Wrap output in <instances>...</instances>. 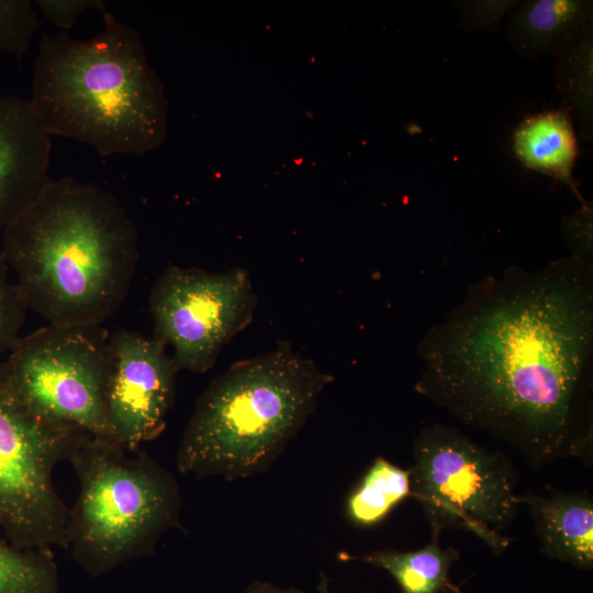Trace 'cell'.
<instances>
[{
	"mask_svg": "<svg viewBox=\"0 0 593 593\" xmlns=\"http://www.w3.org/2000/svg\"><path fill=\"white\" fill-rule=\"evenodd\" d=\"M87 435L25 404L0 359V529L9 542L26 550L66 548L69 508L53 474Z\"/></svg>",
	"mask_w": 593,
	"mask_h": 593,
	"instance_id": "7",
	"label": "cell"
},
{
	"mask_svg": "<svg viewBox=\"0 0 593 593\" xmlns=\"http://www.w3.org/2000/svg\"><path fill=\"white\" fill-rule=\"evenodd\" d=\"M59 572L53 550H26L0 529V593H58Z\"/></svg>",
	"mask_w": 593,
	"mask_h": 593,
	"instance_id": "18",
	"label": "cell"
},
{
	"mask_svg": "<svg viewBox=\"0 0 593 593\" xmlns=\"http://www.w3.org/2000/svg\"><path fill=\"white\" fill-rule=\"evenodd\" d=\"M68 462L79 483L66 548L91 578L150 555L177 526L182 500L174 474L142 448L88 434Z\"/></svg>",
	"mask_w": 593,
	"mask_h": 593,
	"instance_id": "5",
	"label": "cell"
},
{
	"mask_svg": "<svg viewBox=\"0 0 593 593\" xmlns=\"http://www.w3.org/2000/svg\"><path fill=\"white\" fill-rule=\"evenodd\" d=\"M256 309L246 269L209 272L167 267L149 294L153 337L170 346L179 369L205 372L222 348L253 320Z\"/></svg>",
	"mask_w": 593,
	"mask_h": 593,
	"instance_id": "9",
	"label": "cell"
},
{
	"mask_svg": "<svg viewBox=\"0 0 593 593\" xmlns=\"http://www.w3.org/2000/svg\"><path fill=\"white\" fill-rule=\"evenodd\" d=\"M592 219L593 211L589 202L564 216L561 225L562 234L573 258L592 266Z\"/></svg>",
	"mask_w": 593,
	"mask_h": 593,
	"instance_id": "22",
	"label": "cell"
},
{
	"mask_svg": "<svg viewBox=\"0 0 593 593\" xmlns=\"http://www.w3.org/2000/svg\"><path fill=\"white\" fill-rule=\"evenodd\" d=\"M109 336L102 325L47 324L20 337L2 367L19 398L38 414L115 439L105 410Z\"/></svg>",
	"mask_w": 593,
	"mask_h": 593,
	"instance_id": "8",
	"label": "cell"
},
{
	"mask_svg": "<svg viewBox=\"0 0 593 593\" xmlns=\"http://www.w3.org/2000/svg\"><path fill=\"white\" fill-rule=\"evenodd\" d=\"M513 149L523 166L566 183L585 202L572 175L579 146L570 112L562 108L526 118L513 134Z\"/></svg>",
	"mask_w": 593,
	"mask_h": 593,
	"instance_id": "14",
	"label": "cell"
},
{
	"mask_svg": "<svg viewBox=\"0 0 593 593\" xmlns=\"http://www.w3.org/2000/svg\"><path fill=\"white\" fill-rule=\"evenodd\" d=\"M243 593H303L301 590L280 588L269 582L254 581Z\"/></svg>",
	"mask_w": 593,
	"mask_h": 593,
	"instance_id": "24",
	"label": "cell"
},
{
	"mask_svg": "<svg viewBox=\"0 0 593 593\" xmlns=\"http://www.w3.org/2000/svg\"><path fill=\"white\" fill-rule=\"evenodd\" d=\"M1 253L29 310L49 325H103L122 306L138 264V232L109 191L52 179L2 230Z\"/></svg>",
	"mask_w": 593,
	"mask_h": 593,
	"instance_id": "2",
	"label": "cell"
},
{
	"mask_svg": "<svg viewBox=\"0 0 593 593\" xmlns=\"http://www.w3.org/2000/svg\"><path fill=\"white\" fill-rule=\"evenodd\" d=\"M593 26V2L589 0H525L511 11L505 33L523 57L557 56Z\"/></svg>",
	"mask_w": 593,
	"mask_h": 593,
	"instance_id": "13",
	"label": "cell"
},
{
	"mask_svg": "<svg viewBox=\"0 0 593 593\" xmlns=\"http://www.w3.org/2000/svg\"><path fill=\"white\" fill-rule=\"evenodd\" d=\"M553 72L563 98V109L573 112L581 125V135L593 136V26L567 49L555 56Z\"/></svg>",
	"mask_w": 593,
	"mask_h": 593,
	"instance_id": "17",
	"label": "cell"
},
{
	"mask_svg": "<svg viewBox=\"0 0 593 593\" xmlns=\"http://www.w3.org/2000/svg\"><path fill=\"white\" fill-rule=\"evenodd\" d=\"M34 3L45 19L61 30L74 26L85 11L105 12L103 0H36Z\"/></svg>",
	"mask_w": 593,
	"mask_h": 593,
	"instance_id": "23",
	"label": "cell"
},
{
	"mask_svg": "<svg viewBox=\"0 0 593 593\" xmlns=\"http://www.w3.org/2000/svg\"><path fill=\"white\" fill-rule=\"evenodd\" d=\"M517 2V0L458 1L456 8L459 25L468 32H494Z\"/></svg>",
	"mask_w": 593,
	"mask_h": 593,
	"instance_id": "21",
	"label": "cell"
},
{
	"mask_svg": "<svg viewBox=\"0 0 593 593\" xmlns=\"http://www.w3.org/2000/svg\"><path fill=\"white\" fill-rule=\"evenodd\" d=\"M411 493L432 532L472 533L495 555L511 545L507 529L521 506L516 474L500 451L443 424L423 428L413 441Z\"/></svg>",
	"mask_w": 593,
	"mask_h": 593,
	"instance_id": "6",
	"label": "cell"
},
{
	"mask_svg": "<svg viewBox=\"0 0 593 593\" xmlns=\"http://www.w3.org/2000/svg\"><path fill=\"white\" fill-rule=\"evenodd\" d=\"M592 345V266L568 256L530 272L510 268L471 287L424 337L415 390L535 470L588 462L592 422L580 398Z\"/></svg>",
	"mask_w": 593,
	"mask_h": 593,
	"instance_id": "1",
	"label": "cell"
},
{
	"mask_svg": "<svg viewBox=\"0 0 593 593\" xmlns=\"http://www.w3.org/2000/svg\"><path fill=\"white\" fill-rule=\"evenodd\" d=\"M52 137L29 98L0 97V230L21 214L53 179Z\"/></svg>",
	"mask_w": 593,
	"mask_h": 593,
	"instance_id": "11",
	"label": "cell"
},
{
	"mask_svg": "<svg viewBox=\"0 0 593 593\" xmlns=\"http://www.w3.org/2000/svg\"><path fill=\"white\" fill-rule=\"evenodd\" d=\"M317 589L321 593H329L328 591V579L324 573H321L320 583L317 585Z\"/></svg>",
	"mask_w": 593,
	"mask_h": 593,
	"instance_id": "25",
	"label": "cell"
},
{
	"mask_svg": "<svg viewBox=\"0 0 593 593\" xmlns=\"http://www.w3.org/2000/svg\"><path fill=\"white\" fill-rule=\"evenodd\" d=\"M105 410L115 439L130 450L166 428L180 370L156 338L116 329L109 336Z\"/></svg>",
	"mask_w": 593,
	"mask_h": 593,
	"instance_id": "10",
	"label": "cell"
},
{
	"mask_svg": "<svg viewBox=\"0 0 593 593\" xmlns=\"http://www.w3.org/2000/svg\"><path fill=\"white\" fill-rule=\"evenodd\" d=\"M439 537V533L432 532L430 541L417 550L383 549L360 556L339 552L338 559L361 561L387 571L401 593H463L449 577L460 552L452 547L441 548Z\"/></svg>",
	"mask_w": 593,
	"mask_h": 593,
	"instance_id": "15",
	"label": "cell"
},
{
	"mask_svg": "<svg viewBox=\"0 0 593 593\" xmlns=\"http://www.w3.org/2000/svg\"><path fill=\"white\" fill-rule=\"evenodd\" d=\"M527 507L541 551L581 570L593 568V500L585 492L550 489L519 496Z\"/></svg>",
	"mask_w": 593,
	"mask_h": 593,
	"instance_id": "12",
	"label": "cell"
},
{
	"mask_svg": "<svg viewBox=\"0 0 593 593\" xmlns=\"http://www.w3.org/2000/svg\"><path fill=\"white\" fill-rule=\"evenodd\" d=\"M332 380L287 342L233 363L198 399L176 454L178 471L227 481L267 471Z\"/></svg>",
	"mask_w": 593,
	"mask_h": 593,
	"instance_id": "4",
	"label": "cell"
},
{
	"mask_svg": "<svg viewBox=\"0 0 593 593\" xmlns=\"http://www.w3.org/2000/svg\"><path fill=\"white\" fill-rule=\"evenodd\" d=\"M38 27L33 2L0 0V53L22 58Z\"/></svg>",
	"mask_w": 593,
	"mask_h": 593,
	"instance_id": "19",
	"label": "cell"
},
{
	"mask_svg": "<svg viewBox=\"0 0 593 593\" xmlns=\"http://www.w3.org/2000/svg\"><path fill=\"white\" fill-rule=\"evenodd\" d=\"M88 38L43 35L31 81L32 108L47 134L101 156L146 154L165 128L161 86L136 29L103 12Z\"/></svg>",
	"mask_w": 593,
	"mask_h": 593,
	"instance_id": "3",
	"label": "cell"
},
{
	"mask_svg": "<svg viewBox=\"0 0 593 593\" xmlns=\"http://www.w3.org/2000/svg\"><path fill=\"white\" fill-rule=\"evenodd\" d=\"M29 307L0 250V357L7 356L24 325Z\"/></svg>",
	"mask_w": 593,
	"mask_h": 593,
	"instance_id": "20",
	"label": "cell"
},
{
	"mask_svg": "<svg viewBox=\"0 0 593 593\" xmlns=\"http://www.w3.org/2000/svg\"><path fill=\"white\" fill-rule=\"evenodd\" d=\"M410 493V469L378 457L348 496L346 514L355 525L369 527L385 518Z\"/></svg>",
	"mask_w": 593,
	"mask_h": 593,
	"instance_id": "16",
	"label": "cell"
}]
</instances>
